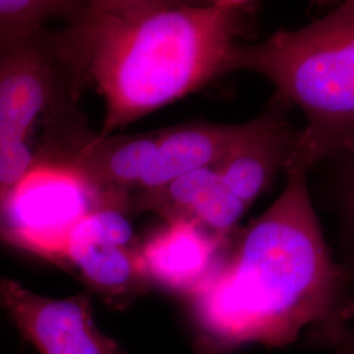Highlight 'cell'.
I'll return each mask as SVG.
<instances>
[{
  "label": "cell",
  "mask_w": 354,
  "mask_h": 354,
  "mask_svg": "<svg viewBox=\"0 0 354 354\" xmlns=\"http://www.w3.org/2000/svg\"><path fill=\"white\" fill-rule=\"evenodd\" d=\"M285 174L277 200L234 232L210 276L183 299L193 353L285 348L304 333L329 349L354 326V266L333 256L308 171L290 165Z\"/></svg>",
  "instance_id": "obj_1"
},
{
  "label": "cell",
  "mask_w": 354,
  "mask_h": 354,
  "mask_svg": "<svg viewBox=\"0 0 354 354\" xmlns=\"http://www.w3.org/2000/svg\"><path fill=\"white\" fill-rule=\"evenodd\" d=\"M256 3L163 0L80 1L59 30L77 76L92 79L105 102L99 136H112L230 73Z\"/></svg>",
  "instance_id": "obj_2"
},
{
  "label": "cell",
  "mask_w": 354,
  "mask_h": 354,
  "mask_svg": "<svg viewBox=\"0 0 354 354\" xmlns=\"http://www.w3.org/2000/svg\"><path fill=\"white\" fill-rule=\"evenodd\" d=\"M238 70L264 76L273 96L304 112L290 165L310 171L354 140V0L298 29L239 42L230 59V73Z\"/></svg>",
  "instance_id": "obj_3"
},
{
  "label": "cell",
  "mask_w": 354,
  "mask_h": 354,
  "mask_svg": "<svg viewBox=\"0 0 354 354\" xmlns=\"http://www.w3.org/2000/svg\"><path fill=\"white\" fill-rule=\"evenodd\" d=\"M82 87L58 32L41 28L0 37L1 146L28 142L38 120L46 131L68 125Z\"/></svg>",
  "instance_id": "obj_4"
},
{
  "label": "cell",
  "mask_w": 354,
  "mask_h": 354,
  "mask_svg": "<svg viewBox=\"0 0 354 354\" xmlns=\"http://www.w3.org/2000/svg\"><path fill=\"white\" fill-rule=\"evenodd\" d=\"M140 243L127 212L95 207L68 232L64 269L76 270L88 292L108 307L124 310L151 290L142 269Z\"/></svg>",
  "instance_id": "obj_5"
},
{
  "label": "cell",
  "mask_w": 354,
  "mask_h": 354,
  "mask_svg": "<svg viewBox=\"0 0 354 354\" xmlns=\"http://www.w3.org/2000/svg\"><path fill=\"white\" fill-rule=\"evenodd\" d=\"M0 308L39 354H129L97 328L88 291L50 298L1 279Z\"/></svg>",
  "instance_id": "obj_6"
},
{
  "label": "cell",
  "mask_w": 354,
  "mask_h": 354,
  "mask_svg": "<svg viewBox=\"0 0 354 354\" xmlns=\"http://www.w3.org/2000/svg\"><path fill=\"white\" fill-rule=\"evenodd\" d=\"M290 108L272 96L266 109L250 121L241 140L214 165L225 187L248 207L294 158L299 131L289 120Z\"/></svg>",
  "instance_id": "obj_7"
},
{
  "label": "cell",
  "mask_w": 354,
  "mask_h": 354,
  "mask_svg": "<svg viewBox=\"0 0 354 354\" xmlns=\"http://www.w3.org/2000/svg\"><path fill=\"white\" fill-rule=\"evenodd\" d=\"M159 131L145 134H93L59 168L92 193L99 206L130 214V196L150 165Z\"/></svg>",
  "instance_id": "obj_8"
},
{
  "label": "cell",
  "mask_w": 354,
  "mask_h": 354,
  "mask_svg": "<svg viewBox=\"0 0 354 354\" xmlns=\"http://www.w3.org/2000/svg\"><path fill=\"white\" fill-rule=\"evenodd\" d=\"M228 241L190 222L165 223L140 243L142 269L150 288L185 299L214 270Z\"/></svg>",
  "instance_id": "obj_9"
},
{
  "label": "cell",
  "mask_w": 354,
  "mask_h": 354,
  "mask_svg": "<svg viewBox=\"0 0 354 354\" xmlns=\"http://www.w3.org/2000/svg\"><path fill=\"white\" fill-rule=\"evenodd\" d=\"M248 127L250 121L236 125L190 122L160 130L150 165L133 194L163 187L176 177L218 163Z\"/></svg>",
  "instance_id": "obj_10"
},
{
  "label": "cell",
  "mask_w": 354,
  "mask_h": 354,
  "mask_svg": "<svg viewBox=\"0 0 354 354\" xmlns=\"http://www.w3.org/2000/svg\"><path fill=\"white\" fill-rule=\"evenodd\" d=\"M328 163L327 196L337 219L342 260L354 266V140Z\"/></svg>",
  "instance_id": "obj_11"
},
{
  "label": "cell",
  "mask_w": 354,
  "mask_h": 354,
  "mask_svg": "<svg viewBox=\"0 0 354 354\" xmlns=\"http://www.w3.org/2000/svg\"><path fill=\"white\" fill-rule=\"evenodd\" d=\"M329 351L330 354H354V326L346 329Z\"/></svg>",
  "instance_id": "obj_12"
},
{
  "label": "cell",
  "mask_w": 354,
  "mask_h": 354,
  "mask_svg": "<svg viewBox=\"0 0 354 354\" xmlns=\"http://www.w3.org/2000/svg\"><path fill=\"white\" fill-rule=\"evenodd\" d=\"M1 142H3V137H1V129H0V149H1Z\"/></svg>",
  "instance_id": "obj_13"
}]
</instances>
